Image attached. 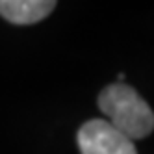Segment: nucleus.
<instances>
[{
  "label": "nucleus",
  "mask_w": 154,
  "mask_h": 154,
  "mask_svg": "<svg viewBox=\"0 0 154 154\" xmlns=\"http://www.w3.org/2000/svg\"><path fill=\"white\" fill-rule=\"evenodd\" d=\"M54 8L56 2L52 0H0V15L11 24H35Z\"/></svg>",
  "instance_id": "7ed1b4c3"
},
{
  "label": "nucleus",
  "mask_w": 154,
  "mask_h": 154,
  "mask_svg": "<svg viewBox=\"0 0 154 154\" xmlns=\"http://www.w3.org/2000/svg\"><path fill=\"white\" fill-rule=\"evenodd\" d=\"M98 108L108 123L130 141L147 137L154 130V113L145 98L126 84H112L98 95Z\"/></svg>",
  "instance_id": "f257e3e1"
},
{
  "label": "nucleus",
  "mask_w": 154,
  "mask_h": 154,
  "mask_svg": "<svg viewBox=\"0 0 154 154\" xmlns=\"http://www.w3.org/2000/svg\"><path fill=\"white\" fill-rule=\"evenodd\" d=\"M78 147L82 154H137L134 141L104 119H93L80 126Z\"/></svg>",
  "instance_id": "f03ea898"
}]
</instances>
